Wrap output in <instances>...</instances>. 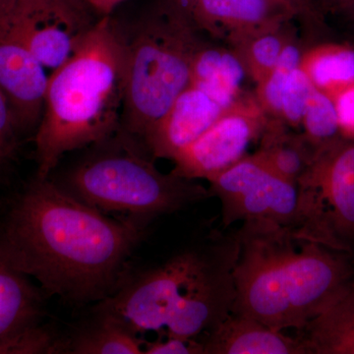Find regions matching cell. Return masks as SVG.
<instances>
[{
	"instance_id": "e0dca14e",
	"label": "cell",
	"mask_w": 354,
	"mask_h": 354,
	"mask_svg": "<svg viewBox=\"0 0 354 354\" xmlns=\"http://www.w3.org/2000/svg\"><path fill=\"white\" fill-rule=\"evenodd\" d=\"M298 337L309 354H354V278Z\"/></svg>"
},
{
	"instance_id": "277c9868",
	"label": "cell",
	"mask_w": 354,
	"mask_h": 354,
	"mask_svg": "<svg viewBox=\"0 0 354 354\" xmlns=\"http://www.w3.org/2000/svg\"><path fill=\"white\" fill-rule=\"evenodd\" d=\"M192 21L162 6L125 36L121 130L144 140L189 86L193 62L205 43Z\"/></svg>"
},
{
	"instance_id": "7402d4cb",
	"label": "cell",
	"mask_w": 354,
	"mask_h": 354,
	"mask_svg": "<svg viewBox=\"0 0 354 354\" xmlns=\"http://www.w3.org/2000/svg\"><path fill=\"white\" fill-rule=\"evenodd\" d=\"M293 22L257 32L232 46L247 75L256 84L265 78L278 62L288 44L295 41Z\"/></svg>"
},
{
	"instance_id": "ba28073f",
	"label": "cell",
	"mask_w": 354,
	"mask_h": 354,
	"mask_svg": "<svg viewBox=\"0 0 354 354\" xmlns=\"http://www.w3.org/2000/svg\"><path fill=\"white\" fill-rule=\"evenodd\" d=\"M220 199L223 227L237 221H267L293 230L304 221L299 186L272 171L255 155L244 156L208 181Z\"/></svg>"
},
{
	"instance_id": "52a82bcc",
	"label": "cell",
	"mask_w": 354,
	"mask_h": 354,
	"mask_svg": "<svg viewBox=\"0 0 354 354\" xmlns=\"http://www.w3.org/2000/svg\"><path fill=\"white\" fill-rule=\"evenodd\" d=\"M214 243L202 250L184 251L124 281L100 301L95 313L113 319L136 335L165 329L177 302L208 264Z\"/></svg>"
},
{
	"instance_id": "484cf974",
	"label": "cell",
	"mask_w": 354,
	"mask_h": 354,
	"mask_svg": "<svg viewBox=\"0 0 354 354\" xmlns=\"http://www.w3.org/2000/svg\"><path fill=\"white\" fill-rule=\"evenodd\" d=\"M21 134L8 102L0 92V172L13 160Z\"/></svg>"
},
{
	"instance_id": "7a4b0ae2",
	"label": "cell",
	"mask_w": 354,
	"mask_h": 354,
	"mask_svg": "<svg viewBox=\"0 0 354 354\" xmlns=\"http://www.w3.org/2000/svg\"><path fill=\"white\" fill-rule=\"evenodd\" d=\"M232 311L272 329L297 332L354 278V258L267 221L236 232Z\"/></svg>"
},
{
	"instance_id": "6da1fadb",
	"label": "cell",
	"mask_w": 354,
	"mask_h": 354,
	"mask_svg": "<svg viewBox=\"0 0 354 354\" xmlns=\"http://www.w3.org/2000/svg\"><path fill=\"white\" fill-rule=\"evenodd\" d=\"M149 220L109 218L37 177L13 203L0 232V264L70 304L102 301L124 283L125 263Z\"/></svg>"
},
{
	"instance_id": "d4e9b609",
	"label": "cell",
	"mask_w": 354,
	"mask_h": 354,
	"mask_svg": "<svg viewBox=\"0 0 354 354\" xmlns=\"http://www.w3.org/2000/svg\"><path fill=\"white\" fill-rule=\"evenodd\" d=\"M314 86L306 73L297 67L286 79L281 94L279 120L291 129L299 130L302 116Z\"/></svg>"
},
{
	"instance_id": "5b68a950",
	"label": "cell",
	"mask_w": 354,
	"mask_h": 354,
	"mask_svg": "<svg viewBox=\"0 0 354 354\" xmlns=\"http://www.w3.org/2000/svg\"><path fill=\"white\" fill-rule=\"evenodd\" d=\"M118 145L72 167L58 185L79 201L102 212L150 221L212 197L196 180L158 171L132 138L120 130Z\"/></svg>"
},
{
	"instance_id": "ac0fdd59",
	"label": "cell",
	"mask_w": 354,
	"mask_h": 354,
	"mask_svg": "<svg viewBox=\"0 0 354 354\" xmlns=\"http://www.w3.org/2000/svg\"><path fill=\"white\" fill-rule=\"evenodd\" d=\"M245 68L234 50L204 43L193 62L190 84L208 93L225 109L244 92Z\"/></svg>"
},
{
	"instance_id": "2e32d148",
	"label": "cell",
	"mask_w": 354,
	"mask_h": 354,
	"mask_svg": "<svg viewBox=\"0 0 354 354\" xmlns=\"http://www.w3.org/2000/svg\"><path fill=\"white\" fill-rule=\"evenodd\" d=\"M201 344L204 354H309L298 335L288 337L234 312L209 332Z\"/></svg>"
},
{
	"instance_id": "f546056e",
	"label": "cell",
	"mask_w": 354,
	"mask_h": 354,
	"mask_svg": "<svg viewBox=\"0 0 354 354\" xmlns=\"http://www.w3.org/2000/svg\"><path fill=\"white\" fill-rule=\"evenodd\" d=\"M197 1L198 0H162L160 4L191 20L193 9Z\"/></svg>"
},
{
	"instance_id": "8fae6325",
	"label": "cell",
	"mask_w": 354,
	"mask_h": 354,
	"mask_svg": "<svg viewBox=\"0 0 354 354\" xmlns=\"http://www.w3.org/2000/svg\"><path fill=\"white\" fill-rule=\"evenodd\" d=\"M239 249L235 234L215 239L208 264L174 307L165 326L167 335L195 339L230 315L235 300L234 271Z\"/></svg>"
},
{
	"instance_id": "5bb4252c",
	"label": "cell",
	"mask_w": 354,
	"mask_h": 354,
	"mask_svg": "<svg viewBox=\"0 0 354 354\" xmlns=\"http://www.w3.org/2000/svg\"><path fill=\"white\" fill-rule=\"evenodd\" d=\"M225 108L201 88L189 84L143 142L155 158L174 160L220 118Z\"/></svg>"
},
{
	"instance_id": "83f0119b",
	"label": "cell",
	"mask_w": 354,
	"mask_h": 354,
	"mask_svg": "<svg viewBox=\"0 0 354 354\" xmlns=\"http://www.w3.org/2000/svg\"><path fill=\"white\" fill-rule=\"evenodd\" d=\"M144 354H204L201 342L167 335L165 339L147 342Z\"/></svg>"
},
{
	"instance_id": "4316f807",
	"label": "cell",
	"mask_w": 354,
	"mask_h": 354,
	"mask_svg": "<svg viewBox=\"0 0 354 354\" xmlns=\"http://www.w3.org/2000/svg\"><path fill=\"white\" fill-rule=\"evenodd\" d=\"M342 138L354 140V82L333 95Z\"/></svg>"
},
{
	"instance_id": "d6986e66",
	"label": "cell",
	"mask_w": 354,
	"mask_h": 354,
	"mask_svg": "<svg viewBox=\"0 0 354 354\" xmlns=\"http://www.w3.org/2000/svg\"><path fill=\"white\" fill-rule=\"evenodd\" d=\"M259 139V149L254 155L279 176L298 185L316 156L301 133L283 121L269 118Z\"/></svg>"
},
{
	"instance_id": "ffe728a7",
	"label": "cell",
	"mask_w": 354,
	"mask_h": 354,
	"mask_svg": "<svg viewBox=\"0 0 354 354\" xmlns=\"http://www.w3.org/2000/svg\"><path fill=\"white\" fill-rule=\"evenodd\" d=\"M300 68L314 87L333 97L354 82V48L339 43L313 44L304 48Z\"/></svg>"
},
{
	"instance_id": "30bf717a",
	"label": "cell",
	"mask_w": 354,
	"mask_h": 354,
	"mask_svg": "<svg viewBox=\"0 0 354 354\" xmlns=\"http://www.w3.org/2000/svg\"><path fill=\"white\" fill-rule=\"evenodd\" d=\"M268 120L255 95L243 93L206 132L177 153L172 160V174L192 180H211L246 156Z\"/></svg>"
},
{
	"instance_id": "cb8c5ba5",
	"label": "cell",
	"mask_w": 354,
	"mask_h": 354,
	"mask_svg": "<svg viewBox=\"0 0 354 354\" xmlns=\"http://www.w3.org/2000/svg\"><path fill=\"white\" fill-rule=\"evenodd\" d=\"M304 50L297 39L291 41L281 53L272 71L257 83L255 97L268 118L279 120L283 86L291 72L300 66Z\"/></svg>"
},
{
	"instance_id": "9c48e42d",
	"label": "cell",
	"mask_w": 354,
	"mask_h": 354,
	"mask_svg": "<svg viewBox=\"0 0 354 354\" xmlns=\"http://www.w3.org/2000/svg\"><path fill=\"white\" fill-rule=\"evenodd\" d=\"M86 0H0V41L19 44L55 70L94 26Z\"/></svg>"
},
{
	"instance_id": "8992f818",
	"label": "cell",
	"mask_w": 354,
	"mask_h": 354,
	"mask_svg": "<svg viewBox=\"0 0 354 354\" xmlns=\"http://www.w3.org/2000/svg\"><path fill=\"white\" fill-rule=\"evenodd\" d=\"M298 186L304 221L297 236L354 258V140L317 153Z\"/></svg>"
},
{
	"instance_id": "4fadbf2b",
	"label": "cell",
	"mask_w": 354,
	"mask_h": 354,
	"mask_svg": "<svg viewBox=\"0 0 354 354\" xmlns=\"http://www.w3.org/2000/svg\"><path fill=\"white\" fill-rule=\"evenodd\" d=\"M304 18L286 0H198L191 20L201 32L230 48L257 32Z\"/></svg>"
},
{
	"instance_id": "9a60e30c",
	"label": "cell",
	"mask_w": 354,
	"mask_h": 354,
	"mask_svg": "<svg viewBox=\"0 0 354 354\" xmlns=\"http://www.w3.org/2000/svg\"><path fill=\"white\" fill-rule=\"evenodd\" d=\"M48 77L46 67L29 50L0 41V92L8 102L21 133L38 127Z\"/></svg>"
},
{
	"instance_id": "7c38bea8",
	"label": "cell",
	"mask_w": 354,
	"mask_h": 354,
	"mask_svg": "<svg viewBox=\"0 0 354 354\" xmlns=\"http://www.w3.org/2000/svg\"><path fill=\"white\" fill-rule=\"evenodd\" d=\"M41 317L39 291L0 264V354L64 353V342L39 325Z\"/></svg>"
},
{
	"instance_id": "603a6c76",
	"label": "cell",
	"mask_w": 354,
	"mask_h": 354,
	"mask_svg": "<svg viewBox=\"0 0 354 354\" xmlns=\"http://www.w3.org/2000/svg\"><path fill=\"white\" fill-rule=\"evenodd\" d=\"M299 132L316 155L342 139L330 95L314 87L302 116Z\"/></svg>"
},
{
	"instance_id": "4dcf8cb0",
	"label": "cell",
	"mask_w": 354,
	"mask_h": 354,
	"mask_svg": "<svg viewBox=\"0 0 354 354\" xmlns=\"http://www.w3.org/2000/svg\"><path fill=\"white\" fill-rule=\"evenodd\" d=\"M93 8L99 9L104 13H109L111 9L122 0H87Z\"/></svg>"
},
{
	"instance_id": "f1b7e54d",
	"label": "cell",
	"mask_w": 354,
	"mask_h": 354,
	"mask_svg": "<svg viewBox=\"0 0 354 354\" xmlns=\"http://www.w3.org/2000/svg\"><path fill=\"white\" fill-rule=\"evenodd\" d=\"M328 14L354 23V0H311L313 22Z\"/></svg>"
},
{
	"instance_id": "3957f363",
	"label": "cell",
	"mask_w": 354,
	"mask_h": 354,
	"mask_svg": "<svg viewBox=\"0 0 354 354\" xmlns=\"http://www.w3.org/2000/svg\"><path fill=\"white\" fill-rule=\"evenodd\" d=\"M124 76V34L106 16L48 77L35 137L37 177L50 178L65 153L97 145L120 131Z\"/></svg>"
},
{
	"instance_id": "44dd1931",
	"label": "cell",
	"mask_w": 354,
	"mask_h": 354,
	"mask_svg": "<svg viewBox=\"0 0 354 354\" xmlns=\"http://www.w3.org/2000/svg\"><path fill=\"white\" fill-rule=\"evenodd\" d=\"M65 351L75 354H144L143 344L136 335L102 315H97L92 326L64 342Z\"/></svg>"
},
{
	"instance_id": "1f68e13d",
	"label": "cell",
	"mask_w": 354,
	"mask_h": 354,
	"mask_svg": "<svg viewBox=\"0 0 354 354\" xmlns=\"http://www.w3.org/2000/svg\"><path fill=\"white\" fill-rule=\"evenodd\" d=\"M299 9L304 14V19L309 20L311 17V0H286Z\"/></svg>"
}]
</instances>
